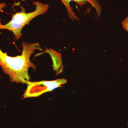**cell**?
Listing matches in <instances>:
<instances>
[{
    "instance_id": "cell-1",
    "label": "cell",
    "mask_w": 128,
    "mask_h": 128,
    "mask_svg": "<svg viewBox=\"0 0 128 128\" xmlns=\"http://www.w3.org/2000/svg\"><path fill=\"white\" fill-rule=\"evenodd\" d=\"M22 51L21 55L12 57L0 49V66L5 74L9 76L12 82L26 84L30 80L28 70H36V66L30 60L34 50H42L38 43L22 42Z\"/></svg>"
},
{
    "instance_id": "cell-2",
    "label": "cell",
    "mask_w": 128,
    "mask_h": 128,
    "mask_svg": "<svg viewBox=\"0 0 128 128\" xmlns=\"http://www.w3.org/2000/svg\"><path fill=\"white\" fill-rule=\"evenodd\" d=\"M35 6V10L32 12H26L23 6H20L21 11L12 14V19L8 23L2 25L0 20V30L7 29L13 33L16 40L20 39L22 35V30L25 25L37 16L42 15L46 12L49 8L48 4H44L40 2L35 1L33 2Z\"/></svg>"
},
{
    "instance_id": "cell-3",
    "label": "cell",
    "mask_w": 128,
    "mask_h": 128,
    "mask_svg": "<svg viewBox=\"0 0 128 128\" xmlns=\"http://www.w3.org/2000/svg\"><path fill=\"white\" fill-rule=\"evenodd\" d=\"M67 83L66 79H58L51 81L39 82L27 81V87L23 95V98L37 97L44 93L52 92L53 90L62 87V85Z\"/></svg>"
},
{
    "instance_id": "cell-4",
    "label": "cell",
    "mask_w": 128,
    "mask_h": 128,
    "mask_svg": "<svg viewBox=\"0 0 128 128\" xmlns=\"http://www.w3.org/2000/svg\"><path fill=\"white\" fill-rule=\"evenodd\" d=\"M67 10L68 16L72 20H78L79 18L76 15L73 8L70 5V2L73 1L80 6H83L88 2L96 10L98 17H99L102 12V8L98 0H60Z\"/></svg>"
},
{
    "instance_id": "cell-5",
    "label": "cell",
    "mask_w": 128,
    "mask_h": 128,
    "mask_svg": "<svg viewBox=\"0 0 128 128\" xmlns=\"http://www.w3.org/2000/svg\"><path fill=\"white\" fill-rule=\"evenodd\" d=\"M122 25L124 29L128 33V16L122 22Z\"/></svg>"
},
{
    "instance_id": "cell-6",
    "label": "cell",
    "mask_w": 128,
    "mask_h": 128,
    "mask_svg": "<svg viewBox=\"0 0 128 128\" xmlns=\"http://www.w3.org/2000/svg\"><path fill=\"white\" fill-rule=\"evenodd\" d=\"M6 6V5L5 2L0 3V12H3V9Z\"/></svg>"
},
{
    "instance_id": "cell-7",
    "label": "cell",
    "mask_w": 128,
    "mask_h": 128,
    "mask_svg": "<svg viewBox=\"0 0 128 128\" xmlns=\"http://www.w3.org/2000/svg\"></svg>"
}]
</instances>
